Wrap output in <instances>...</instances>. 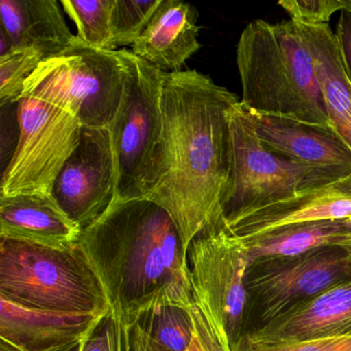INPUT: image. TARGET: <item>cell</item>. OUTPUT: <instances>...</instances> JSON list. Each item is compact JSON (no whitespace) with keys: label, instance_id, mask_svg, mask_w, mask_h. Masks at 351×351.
<instances>
[{"label":"cell","instance_id":"6da1fadb","mask_svg":"<svg viewBox=\"0 0 351 351\" xmlns=\"http://www.w3.org/2000/svg\"><path fill=\"white\" fill-rule=\"evenodd\" d=\"M238 100L195 69L164 73L163 135L143 198L163 207L184 245L223 223L230 178L229 114Z\"/></svg>","mask_w":351,"mask_h":351},{"label":"cell","instance_id":"7a4b0ae2","mask_svg":"<svg viewBox=\"0 0 351 351\" xmlns=\"http://www.w3.org/2000/svg\"><path fill=\"white\" fill-rule=\"evenodd\" d=\"M110 309L125 320L163 306L190 307L188 250L163 207L141 198L112 205L79 241Z\"/></svg>","mask_w":351,"mask_h":351},{"label":"cell","instance_id":"3957f363","mask_svg":"<svg viewBox=\"0 0 351 351\" xmlns=\"http://www.w3.org/2000/svg\"><path fill=\"white\" fill-rule=\"evenodd\" d=\"M236 62L240 104L248 112L332 127L313 58L295 22L248 24L238 42Z\"/></svg>","mask_w":351,"mask_h":351},{"label":"cell","instance_id":"277c9868","mask_svg":"<svg viewBox=\"0 0 351 351\" xmlns=\"http://www.w3.org/2000/svg\"><path fill=\"white\" fill-rule=\"evenodd\" d=\"M0 299L43 311L104 315L110 310L79 242L55 248L0 238Z\"/></svg>","mask_w":351,"mask_h":351},{"label":"cell","instance_id":"5b68a950","mask_svg":"<svg viewBox=\"0 0 351 351\" xmlns=\"http://www.w3.org/2000/svg\"><path fill=\"white\" fill-rule=\"evenodd\" d=\"M126 77L123 50L102 52L77 44L43 61L24 86L34 97L71 112L83 126L108 128L122 99Z\"/></svg>","mask_w":351,"mask_h":351},{"label":"cell","instance_id":"8992f818","mask_svg":"<svg viewBox=\"0 0 351 351\" xmlns=\"http://www.w3.org/2000/svg\"><path fill=\"white\" fill-rule=\"evenodd\" d=\"M230 178L223 221L241 211L289 198L350 173L298 163L262 143L247 110L239 102L229 114Z\"/></svg>","mask_w":351,"mask_h":351},{"label":"cell","instance_id":"52a82bcc","mask_svg":"<svg viewBox=\"0 0 351 351\" xmlns=\"http://www.w3.org/2000/svg\"><path fill=\"white\" fill-rule=\"evenodd\" d=\"M123 52L126 62L124 90L108 127L117 167L114 204L143 198V184L163 135L165 73L132 52Z\"/></svg>","mask_w":351,"mask_h":351},{"label":"cell","instance_id":"ba28073f","mask_svg":"<svg viewBox=\"0 0 351 351\" xmlns=\"http://www.w3.org/2000/svg\"><path fill=\"white\" fill-rule=\"evenodd\" d=\"M351 280L342 248H317L295 256L254 261L246 272L243 334H252L324 289ZM238 342V341H237Z\"/></svg>","mask_w":351,"mask_h":351},{"label":"cell","instance_id":"9c48e42d","mask_svg":"<svg viewBox=\"0 0 351 351\" xmlns=\"http://www.w3.org/2000/svg\"><path fill=\"white\" fill-rule=\"evenodd\" d=\"M17 104L19 137L0 195L52 194L57 176L79 145L83 125L71 112L36 98L21 97Z\"/></svg>","mask_w":351,"mask_h":351},{"label":"cell","instance_id":"30bf717a","mask_svg":"<svg viewBox=\"0 0 351 351\" xmlns=\"http://www.w3.org/2000/svg\"><path fill=\"white\" fill-rule=\"evenodd\" d=\"M188 261L193 291L208 305L233 348L243 334L250 266L245 243L223 223L191 242Z\"/></svg>","mask_w":351,"mask_h":351},{"label":"cell","instance_id":"8fae6325","mask_svg":"<svg viewBox=\"0 0 351 351\" xmlns=\"http://www.w3.org/2000/svg\"><path fill=\"white\" fill-rule=\"evenodd\" d=\"M117 167L110 128L82 127L81 139L55 180L52 196L82 230L114 204Z\"/></svg>","mask_w":351,"mask_h":351},{"label":"cell","instance_id":"7c38bea8","mask_svg":"<svg viewBox=\"0 0 351 351\" xmlns=\"http://www.w3.org/2000/svg\"><path fill=\"white\" fill-rule=\"evenodd\" d=\"M351 217V173L330 184L298 193L289 198L241 211L223 221L239 238L307 221H342Z\"/></svg>","mask_w":351,"mask_h":351},{"label":"cell","instance_id":"4fadbf2b","mask_svg":"<svg viewBox=\"0 0 351 351\" xmlns=\"http://www.w3.org/2000/svg\"><path fill=\"white\" fill-rule=\"evenodd\" d=\"M247 112L271 151L311 167L351 173V147L332 127Z\"/></svg>","mask_w":351,"mask_h":351},{"label":"cell","instance_id":"5bb4252c","mask_svg":"<svg viewBox=\"0 0 351 351\" xmlns=\"http://www.w3.org/2000/svg\"><path fill=\"white\" fill-rule=\"evenodd\" d=\"M343 336H351V280L324 289L242 337L258 342L289 343Z\"/></svg>","mask_w":351,"mask_h":351},{"label":"cell","instance_id":"9a60e30c","mask_svg":"<svg viewBox=\"0 0 351 351\" xmlns=\"http://www.w3.org/2000/svg\"><path fill=\"white\" fill-rule=\"evenodd\" d=\"M199 12L184 0H162L151 21L132 47L135 56L164 73L182 71L200 50Z\"/></svg>","mask_w":351,"mask_h":351},{"label":"cell","instance_id":"2e32d148","mask_svg":"<svg viewBox=\"0 0 351 351\" xmlns=\"http://www.w3.org/2000/svg\"><path fill=\"white\" fill-rule=\"evenodd\" d=\"M81 235L52 194L0 195V238L64 248Z\"/></svg>","mask_w":351,"mask_h":351},{"label":"cell","instance_id":"e0dca14e","mask_svg":"<svg viewBox=\"0 0 351 351\" xmlns=\"http://www.w3.org/2000/svg\"><path fill=\"white\" fill-rule=\"evenodd\" d=\"M102 316L28 309L0 299V340L20 351H52L83 340Z\"/></svg>","mask_w":351,"mask_h":351},{"label":"cell","instance_id":"ac0fdd59","mask_svg":"<svg viewBox=\"0 0 351 351\" xmlns=\"http://www.w3.org/2000/svg\"><path fill=\"white\" fill-rule=\"evenodd\" d=\"M55 0H1L0 32L15 51L32 50L45 60L66 52L77 43Z\"/></svg>","mask_w":351,"mask_h":351},{"label":"cell","instance_id":"d6986e66","mask_svg":"<svg viewBox=\"0 0 351 351\" xmlns=\"http://www.w3.org/2000/svg\"><path fill=\"white\" fill-rule=\"evenodd\" d=\"M295 24L313 58L332 127L351 147V81L336 34L328 25Z\"/></svg>","mask_w":351,"mask_h":351},{"label":"cell","instance_id":"ffe728a7","mask_svg":"<svg viewBox=\"0 0 351 351\" xmlns=\"http://www.w3.org/2000/svg\"><path fill=\"white\" fill-rule=\"evenodd\" d=\"M349 234L350 229L342 219L291 223L241 239L252 264L258 258L299 256L330 246L341 247Z\"/></svg>","mask_w":351,"mask_h":351},{"label":"cell","instance_id":"44dd1931","mask_svg":"<svg viewBox=\"0 0 351 351\" xmlns=\"http://www.w3.org/2000/svg\"><path fill=\"white\" fill-rule=\"evenodd\" d=\"M125 322L136 326L156 344L172 350L186 351L197 339L190 307L151 308Z\"/></svg>","mask_w":351,"mask_h":351},{"label":"cell","instance_id":"7402d4cb","mask_svg":"<svg viewBox=\"0 0 351 351\" xmlns=\"http://www.w3.org/2000/svg\"><path fill=\"white\" fill-rule=\"evenodd\" d=\"M59 3L77 26L81 44L102 52L118 51L112 34L114 0H62Z\"/></svg>","mask_w":351,"mask_h":351},{"label":"cell","instance_id":"603a6c76","mask_svg":"<svg viewBox=\"0 0 351 351\" xmlns=\"http://www.w3.org/2000/svg\"><path fill=\"white\" fill-rule=\"evenodd\" d=\"M162 0H114L112 10V42L133 47L147 27Z\"/></svg>","mask_w":351,"mask_h":351},{"label":"cell","instance_id":"cb8c5ba5","mask_svg":"<svg viewBox=\"0 0 351 351\" xmlns=\"http://www.w3.org/2000/svg\"><path fill=\"white\" fill-rule=\"evenodd\" d=\"M45 61L36 51H15L0 58V106L18 102L30 75Z\"/></svg>","mask_w":351,"mask_h":351},{"label":"cell","instance_id":"d4e9b609","mask_svg":"<svg viewBox=\"0 0 351 351\" xmlns=\"http://www.w3.org/2000/svg\"><path fill=\"white\" fill-rule=\"evenodd\" d=\"M81 351H130L124 318L110 309L84 338Z\"/></svg>","mask_w":351,"mask_h":351},{"label":"cell","instance_id":"484cf974","mask_svg":"<svg viewBox=\"0 0 351 351\" xmlns=\"http://www.w3.org/2000/svg\"><path fill=\"white\" fill-rule=\"evenodd\" d=\"M190 311L202 351H232L225 330L213 317L208 305L193 291Z\"/></svg>","mask_w":351,"mask_h":351},{"label":"cell","instance_id":"4316f807","mask_svg":"<svg viewBox=\"0 0 351 351\" xmlns=\"http://www.w3.org/2000/svg\"><path fill=\"white\" fill-rule=\"evenodd\" d=\"M348 0H281L280 5L295 23L310 26L328 25L330 17L342 11Z\"/></svg>","mask_w":351,"mask_h":351},{"label":"cell","instance_id":"83f0119b","mask_svg":"<svg viewBox=\"0 0 351 351\" xmlns=\"http://www.w3.org/2000/svg\"><path fill=\"white\" fill-rule=\"evenodd\" d=\"M232 351H351V336L289 343L258 342L242 337Z\"/></svg>","mask_w":351,"mask_h":351},{"label":"cell","instance_id":"f1b7e54d","mask_svg":"<svg viewBox=\"0 0 351 351\" xmlns=\"http://www.w3.org/2000/svg\"><path fill=\"white\" fill-rule=\"evenodd\" d=\"M335 34L338 40L343 60L351 81V5L349 0L347 7L341 11Z\"/></svg>","mask_w":351,"mask_h":351},{"label":"cell","instance_id":"f546056e","mask_svg":"<svg viewBox=\"0 0 351 351\" xmlns=\"http://www.w3.org/2000/svg\"><path fill=\"white\" fill-rule=\"evenodd\" d=\"M127 326H128L130 351H176L156 344L153 341L149 340L145 335H143L136 326H133L132 324L127 322ZM186 351H202L198 338L196 339V341L193 343L192 346Z\"/></svg>","mask_w":351,"mask_h":351},{"label":"cell","instance_id":"4dcf8cb0","mask_svg":"<svg viewBox=\"0 0 351 351\" xmlns=\"http://www.w3.org/2000/svg\"><path fill=\"white\" fill-rule=\"evenodd\" d=\"M343 221L350 229V234H349L348 237L346 238V240H345L344 243L341 245L340 248L344 250L345 254H346L347 260H348L349 263H351V217L343 219Z\"/></svg>","mask_w":351,"mask_h":351},{"label":"cell","instance_id":"1f68e13d","mask_svg":"<svg viewBox=\"0 0 351 351\" xmlns=\"http://www.w3.org/2000/svg\"><path fill=\"white\" fill-rule=\"evenodd\" d=\"M83 340L71 343V344L65 345V346L60 347V348L54 349V350L52 351H81L82 342H83Z\"/></svg>","mask_w":351,"mask_h":351},{"label":"cell","instance_id":"d6a6232c","mask_svg":"<svg viewBox=\"0 0 351 351\" xmlns=\"http://www.w3.org/2000/svg\"><path fill=\"white\" fill-rule=\"evenodd\" d=\"M349 3H350V5H351V0H349Z\"/></svg>","mask_w":351,"mask_h":351}]
</instances>
